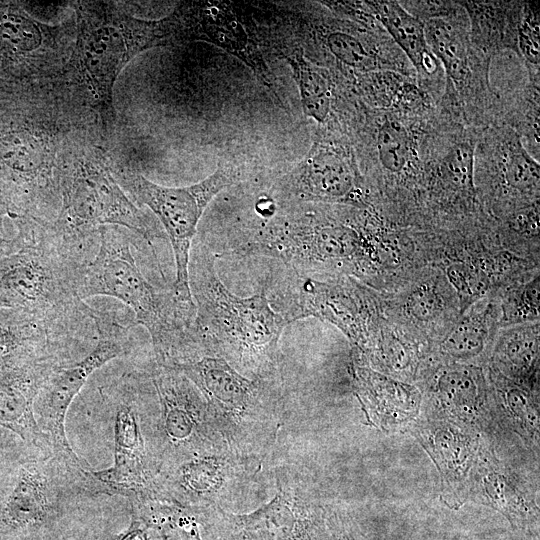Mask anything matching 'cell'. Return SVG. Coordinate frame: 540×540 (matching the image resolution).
<instances>
[{
	"label": "cell",
	"instance_id": "6da1fadb",
	"mask_svg": "<svg viewBox=\"0 0 540 540\" xmlns=\"http://www.w3.org/2000/svg\"><path fill=\"white\" fill-rule=\"evenodd\" d=\"M188 281L202 351L222 357L248 378L278 379L280 338L288 323L265 291L233 294L218 275L214 253L201 242L192 245Z\"/></svg>",
	"mask_w": 540,
	"mask_h": 540
},
{
	"label": "cell",
	"instance_id": "7a4b0ae2",
	"mask_svg": "<svg viewBox=\"0 0 540 540\" xmlns=\"http://www.w3.org/2000/svg\"><path fill=\"white\" fill-rule=\"evenodd\" d=\"M76 294L83 301L95 296L121 301L135 324L148 331L158 365L173 366L200 351L194 302L181 299L172 287L152 285L138 267L130 241L118 230L100 228L95 254L78 271Z\"/></svg>",
	"mask_w": 540,
	"mask_h": 540
},
{
	"label": "cell",
	"instance_id": "3957f363",
	"mask_svg": "<svg viewBox=\"0 0 540 540\" xmlns=\"http://www.w3.org/2000/svg\"><path fill=\"white\" fill-rule=\"evenodd\" d=\"M260 220L229 239L231 254L275 258L305 275L325 272L334 277H362L371 271L373 244L360 225L316 211H280L278 204L273 215Z\"/></svg>",
	"mask_w": 540,
	"mask_h": 540
},
{
	"label": "cell",
	"instance_id": "277c9868",
	"mask_svg": "<svg viewBox=\"0 0 540 540\" xmlns=\"http://www.w3.org/2000/svg\"><path fill=\"white\" fill-rule=\"evenodd\" d=\"M182 44L173 13L146 20L111 2H84L77 10L75 45L68 62L102 121L114 119L113 88L123 68L143 51Z\"/></svg>",
	"mask_w": 540,
	"mask_h": 540
},
{
	"label": "cell",
	"instance_id": "5b68a950",
	"mask_svg": "<svg viewBox=\"0 0 540 540\" xmlns=\"http://www.w3.org/2000/svg\"><path fill=\"white\" fill-rule=\"evenodd\" d=\"M113 414L114 462L87 472L92 494L130 498L150 490L163 466L159 401L149 372L129 371L100 389Z\"/></svg>",
	"mask_w": 540,
	"mask_h": 540
},
{
	"label": "cell",
	"instance_id": "8992f818",
	"mask_svg": "<svg viewBox=\"0 0 540 540\" xmlns=\"http://www.w3.org/2000/svg\"><path fill=\"white\" fill-rule=\"evenodd\" d=\"M170 368L186 376L201 392L229 447L263 462L276 442L283 417L278 379L248 378L210 353Z\"/></svg>",
	"mask_w": 540,
	"mask_h": 540
},
{
	"label": "cell",
	"instance_id": "52a82bcc",
	"mask_svg": "<svg viewBox=\"0 0 540 540\" xmlns=\"http://www.w3.org/2000/svg\"><path fill=\"white\" fill-rule=\"evenodd\" d=\"M59 209L51 227L66 244L88 251L105 225L125 227L153 246L165 232L129 198L100 151L58 164Z\"/></svg>",
	"mask_w": 540,
	"mask_h": 540
},
{
	"label": "cell",
	"instance_id": "ba28073f",
	"mask_svg": "<svg viewBox=\"0 0 540 540\" xmlns=\"http://www.w3.org/2000/svg\"><path fill=\"white\" fill-rule=\"evenodd\" d=\"M17 240L19 247L0 257V309L52 313L85 302L76 294V277L88 260L49 223L27 222Z\"/></svg>",
	"mask_w": 540,
	"mask_h": 540
},
{
	"label": "cell",
	"instance_id": "9c48e42d",
	"mask_svg": "<svg viewBox=\"0 0 540 540\" xmlns=\"http://www.w3.org/2000/svg\"><path fill=\"white\" fill-rule=\"evenodd\" d=\"M275 495L255 511L233 514L221 507L205 509L202 524L215 540H331L330 505L310 476L294 464L270 472Z\"/></svg>",
	"mask_w": 540,
	"mask_h": 540
},
{
	"label": "cell",
	"instance_id": "30bf717a",
	"mask_svg": "<svg viewBox=\"0 0 540 540\" xmlns=\"http://www.w3.org/2000/svg\"><path fill=\"white\" fill-rule=\"evenodd\" d=\"M97 333L96 344L81 359L59 366L43 383L34 403L36 421L48 437L53 456L81 483L91 466L74 452L66 436L67 411L88 378L109 361L126 355L130 348V328L115 311L91 307Z\"/></svg>",
	"mask_w": 540,
	"mask_h": 540
},
{
	"label": "cell",
	"instance_id": "8fae6325",
	"mask_svg": "<svg viewBox=\"0 0 540 540\" xmlns=\"http://www.w3.org/2000/svg\"><path fill=\"white\" fill-rule=\"evenodd\" d=\"M114 175L126 194L137 204L147 206L159 220L175 260L172 288L181 299L193 302L188 264L199 221L212 199L239 181L240 173L230 165L220 166L205 179L183 187L163 186L129 170L114 171Z\"/></svg>",
	"mask_w": 540,
	"mask_h": 540
},
{
	"label": "cell",
	"instance_id": "7c38bea8",
	"mask_svg": "<svg viewBox=\"0 0 540 540\" xmlns=\"http://www.w3.org/2000/svg\"><path fill=\"white\" fill-rule=\"evenodd\" d=\"M262 464L229 447L164 466L150 491L188 508L225 509L256 485Z\"/></svg>",
	"mask_w": 540,
	"mask_h": 540
},
{
	"label": "cell",
	"instance_id": "4fadbf2b",
	"mask_svg": "<svg viewBox=\"0 0 540 540\" xmlns=\"http://www.w3.org/2000/svg\"><path fill=\"white\" fill-rule=\"evenodd\" d=\"M149 374L160 408L164 445L162 468L229 448L206 399L186 376L156 363Z\"/></svg>",
	"mask_w": 540,
	"mask_h": 540
},
{
	"label": "cell",
	"instance_id": "5bb4252c",
	"mask_svg": "<svg viewBox=\"0 0 540 540\" xmlns=\"http://www.w3.org/2000/svg\"><path fill=\"white\" fill-rule=\"evenodd\" d=\"M468 501L494 509L523 535H539L538 478L504 456L499 442L481 436Z\"/></svg>",
	"mask_w": 540,
	"mask_h": 540
},
{
	"label": "cell",
	"instance_id": "9a60e30c",
	"mask_svg": "<svg viewBox=\"0 0 540 540\" xmlns=\"http://www.w3.org/2000/svg\"><path fill=\"white\" fill-rule=\"evenodd\" d=\"M421 413L471 428L482 436L498 433L484 367L428 362L420 374Z\"/></svg>",
	"mask_w": 540,
	"mask_h": 540
},
{
	"label": "cell",
	"instance_id": "2e32d148",
	"mask_svg": "<svg viewBox=\"0 0 540 540\" xmlns=\"http://www.w3.org/2000/svg\"><path fill=\"white\" fill-rule=\"evenodd\" d=\"M407 431L432 460L439 475V498L457 510L468 501L481 434L458 423L420 414Z\"/></svg>",
	"mask_w": 540,
	"mask_h": 540
},
{
	"label": "cell",
	"instance_id": "e0dca14e",
	"mask_svg": "<svg viewBox=\"0 0 540 540\" xmlns=\"http://www.w3.org/2000/svg\"><path fill=\"white\" fill-rule=\"evenodd\" d=\"M175 14L183 43L204 41L236 57L249 67L281 103L273 74L254 33L230 4L220 1L183 2Z\"/></svg>",
	"mask_w": 540,
	"mask_h": 540
},
{
	"label": "cell",
	"instance_id": "ac0fdd59",
	"mask_svg": "<svg viewBox=\"0 0 540 540\" xmlns=\"http://www.w3.org/2000/svg\"><path fill=\"white\" fill-rule=\"evenodd\" d=\"M82 491L76 477L53 455L40 453L18 469L4 505L5 521L18 527L44 522L63 496Z\"/></svg>",
	"mask_w": 540,
	"mask_h": 540
},
{
	"label": "cell",
	"instance_id": "d6986e66",
	"mask_svg": "<svg viewBox=\"0 0 540 540\" xmlns=\"http://www.w3.org/2000/svg\"><path fill=\"white\" fill-rule=\"evenodd\" d=\"M284 201L352 203L360 199L355 164L341 147L315 142L280 182Z\"/></svg>",
	"mask_w": 540,
	"mask_h": 540
},
{
	"label": "cell",
	"instance_id": "ffe728a7",
	"mask_svg": "<svg viewBox=\"0 0 540 540\" xmlns=\"http://www.w3.org/2000/svg\"><path fill=\"white\" fill-rule=\"evenodd\" d=\"M68 363L44 359L0 367V427L46 455H53L52 446L38 426L34 403L50 373Z\"/></svg>",
	"mask_w": 540,
	"mask_h": 540
},
{
	"label": "cell",
	"instance_id": "44dd1931",
	"mask_svg": "<svg viewBox=\"0 0 540 540\" xmlns=\"http://www.w3.org/2000/svg\"><path fill=\"white\" fill-rule=\"evenodd\" d=\"M492 408L499 435L539 460V390L487 371Z\"/></svg>",
	"mask_w": 540,
	"mask_h": 540
},
{
	"label": "cell",
	"instance_id": "7402d4cb",
	"mask_svg": "<svg viewBox=\"0 0 540 540\" xmlns=\"http://www.w3.org/2000/svg\"><path fill=\"white\" fill-rule=\"evenodd\" d=\"M488 364L507 379L538 390V326L506 331L494 342Z\"/></svg>",
	"mask_w": 540,
	"mask_h": 540
},
{
	"label": "cell",
	"instance_id": "603a6c76",
	"mask_svg": "<svg viewBox=\"0 0 540 540\" xmlns=\"http://www.w3.org/2000/svg\"><path fill=\"white\" fill-rule=\"evenodd\" d=\"M493 338L485 312H471L433 348L429 362L482 366L489 363Z\"/></svg>",
	"mask_w": 540,
	"mask_h": 540
},
{
	"label": "cell",
	"instance_id": "cb8c5ba5",
	"mask_svg": "<svg viewBox=\"0 0 540 540\" xmlns=\"http://www.w3.org/2000/svg\"><path fill=\"white\" fill-rule=\"evenodd\" d=\"M373 12L394 41L405 52L419 73L429 74L436 68L424 30V21L394 1L369 2Z\"/></svg>",
	"mask_w": 540,
	"mask_h": 540
},
{
	"label": "cell",
	"instance_id": "d4e9b609",
	"mask_svg": "<svg viewBox=\"0 0 540 540\" xmlns=\"http://www.w3.org/2000/svg\"><path fill=\"white\" fill-rule=\"evenodd\" d=\"M296 82L302 109L318 123L326 121L331 108L332 85L327 72L299 50L283 52Z\"/></svg>",
	"mask_w": 540,
	"mask_h": 540
},
{
	"label": "cell",
	"instance_id": "484cf974",
	"mask_svg": "<svg viewBox=\"0 0 540 540\" xmlns=\"http://www.w3.org/2000/svg\"><path fill=\"white\" fill-rule=\"evenodd\" d=\"M424 30L431 53L442 62L450 79L463 81L469 71L468 44L459 27L441 17L426 20Z\"/></svg>",
	"mask_w": 540,
	"mask_h": 540
},
{
	"label": "cell",
	"instance_id": "4316f807",
	"mask_svg": "<svg viewBox=\"0 0 540 540\" xmlns=\"http://www.w3.org/2000/svg\"><path fill=\"white\" fill-rule=\"evenodd\" d=\"M48 29L38 22L15 12L0 14V40L15 51L30 53L46 48Z\"/></svg>",
	"mask_w": 540,
	"mask_h": 540
},
{
	"label": "cell",
	"instance_id": "83f0119b",
	"mask_svg": "<svg viewBox=\"0 0 540 540\" xmlns=\"http://www.w3.org/2000/svg\"><path fill=\"white\" fill-rule=\"evenodd\" d=\"M466 8L475 39L485 49L509 45L505 15L496 3L461 2Z\"/></svg>",
	"mask_w": 540,
	"mask_h": 540
},
{
	"label": "cell",
	"instance_id": "f1b7e54d",
	"mask_svg": "<svg viewBox=\"0 0 540 540\" xmlns=\"http://www.w3.org/2000/svg\"><path fill=\"white\" fill-rule=\"evenodd\" d=\"M377 150L382 166L400 173L407 166L411 155V141L408 131L397 120H386L379 128Z\"/></svg>",
	"mask_w": 540,
	"mask_h": 540
},
{
	"label": "cell",
	"instance_id": "f546056e",
	"mask_svg": "<svg viewBox=\"0 0 540 540\" xmlns=\"http://www.w3.org/2000/svg\"><path fill=\"white\" fill-rule=\"evenodd\" d=\"M504 178L508 186L521 192H530L539 187V164L517 143L513 146L504 164Z\"/></svg>",
	"mask_w": 540,
	"mask_h": 540
},
{
	"label": "cell",
	"instance_id": "4dcf8cb0",
	"mask_svg": "<svg viewBox=\"0 0 540 540\" xmlns=\"http://www.w3.org/2000/svg\"><path fill=\"white\" fill-rule=\"evenodd\" d=\"M330 52L342 63L357 69L375 66V57L355 36L345 32H332L327 37Z\"/></svg>",
	"mask_w": 540,
	"mask_h": 540
},
{
	"label": "cell",
	"instance_id": "1f68e13d",
	"mask_svg": "<svg viewBox=\"0 0 540 540\" xmlns=\"http://www.w3.org/2000/svg\"><path fill=\"white\" fill-rule=\"evenodd\" d=\"M474 147L468 142L453 146L443 160V172L455 186H473Z\"/></svg>",
	"mask_w": 540,
	"mask_h": 540
},
{
	"label": "cell",
	"instance_id": "d6a6232c",
	"mask_svg": "<svg viewBox=\"0 0 540 540\" xmlns=\"http://www.w3.org/2000/svg\"><path fill=\"white\" fill-rule=\"evenodd\" d=\"M443 309L442 297L435 286L423 284L407 299V314L419 321H431Z\"/></svg>",
	"mask_w": 540,
	"mask_h": 540
},
{
	"label": "cell",
	"instance_id": "836d02e7",
	"mask_svg": "<svg viewBox=\"0 0 540 540\" xmlns=\"http://www.w3.org/2000/svg\"><path fill=\"white\" fill-rule=\"evenodd\" d=\"M518 45L529 67L539 68V18L538 13L528 9L518 23Z\"/></svg>",
	"mask_w": 540,
	"mask_h": 540
},
{
	"label": "cell",
	"instance_id": "e575fe53",
	"mask_svg": "<svg viewBox=\"0 0 540 540\" xmlns=\"http://www.w3.org/2000/svg\"><path fill=\"white\" fill-rule=\"evenodd\" d=\"M538 294V278L527 284L520 291H516L514 296L510 298L509 309L506 310L507 319L517 322L538 316Z\"/></svg>",
	"mask_w": 540,
	"mask_h": 540
},
{
	"label": "cell",
	"instance_id": "d590c367",
	"mask_svg": "<svg viewBox=\"0 0 540 540\" xmlns=\"http://www.w3.org/2000/svg\"><path fill=\"white\" fill-rule=\"evenodd\" d=\"M328 526L331 540H365L351 517L332 505L329 507Z\"/></svg>",
	"mask_w": 540,
	"mask_h": 540
},
{
	"label": "cell",
	"instance_id": "8d00e7d4",
	"mask_svg": "<svg viewBox=\"0 0 540 540\" xmlns=\"http://www.w3.org/2000/svg\"><path fill=\"white\" fill-rule=\"evenodd\" d=\"M18 248L16 239L7 240L0 237V257L7 255Z\"/></svg>",
	"mask_w": 540,
	"mask_h": 540
}]
</instances>
